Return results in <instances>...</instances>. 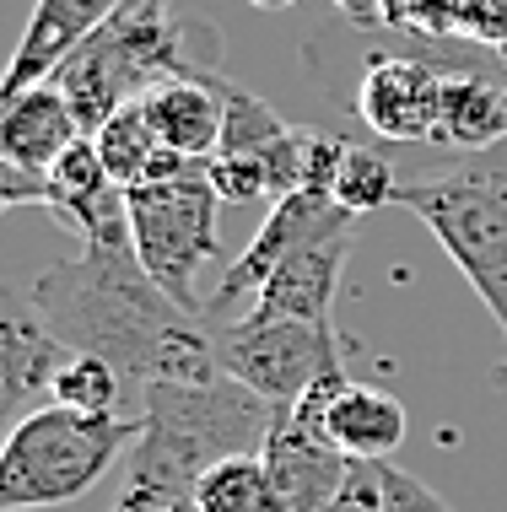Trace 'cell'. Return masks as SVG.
Instances as JSON below:
<instances>
[{
    "label": "cell",
    "mask_w": 507,
    "mask_h": 512,
    "mask_svg": "<svg viewBox=\"0 0 507 512\" xmlns=\"http://www.w3.org/2000/svg\"><path fill=\"white\" fill-rule=\"evenodd\" d=\"M502 65H507V49H502Z\"/></svg>",
    "instance_id": "f1b7e54d"
},
{
    "label": "cell",
    "mask_w": 507,
    "mask_h": 512,
    "mask_svg": "<svg viewBox=\"0 0 507 512\" xmlns=\"http://www.w3.org/2000/svg\"><path fill=\"white\" fill-rule=\"evenodd\" d=\"M378 480H383V512H454L427 480H416L400 464H378Z\"/></svg>",
    "instance_id": "7402d4cb"
},
{
    "label": "cell",
    "mask_w": 507,
    "mask_h": 512,
    "mask_svg": "<svg viewBox=\"0 0 507 512\" xmlns=\"http://www.w3.org/2000/svg\"><path fill=\"white\" fill-rule=\"evenodd\" d=\"M114 178H108L103 168V151L92 135H76L71 146H65V157L54 162V168L44 173V184H38V205L49 200H76V195H98V189H108Z\"/></svg>",
    "instance_id": "ffe728a7"
},
{
    "label": "cell",
    "mask_w": 507,
    "mask_h": 512,
    "mask_svg": "<svg viewBox=\"0 0 507 512\" xmlns=\"http://www.w3.org/2000/svg\"><path fill=\"white\" fill-rule=\"evenodd\" d=\"M114 11H119V0H38L33 17H27L22 44H17V54H11L6 98H17V92L49 81L108 17H114Z\"/></svg>",
    "instance_id": "7c38bea8"
},
{
    "label": "cell",
    "mask_w": 507,
    "mask_h": 512,
    "mask_svg": "<svg viewBox=\"0 0 507 512\" xmlns=\"http://www.w3.org/2000/svg\"><path fill=\"white\" fill-rule=\"evenodd\" d=\"M135 437L141 421H119V415H81L65 405L33 410L11 426L0 448V507L33 512L76 502L119 464V453L135 448Z\"/></svg>",
    "instance_id": "5b68a950"
},
{
    "label": "cell",
    "mask_w": 507,
    "mask_h": 512,
    "mask_svg": "<svg viewBox=\"0 0 507 512\" xmlns=\"http://www.w3.org/2000/svg\"><path fill=\"white\" fill-rule=\"evenodd\" d=\"M119 378H125V372L108 367L103 356H71V367H65L60 383H54V405L81 410V415H114Z\"/></svg>",
    "instance_id": "d6986e66"
},
{
    "label": "cell",
    "mask_w": 507,
    "mask_h": 512,
    "mask_svg": "<svg viewBox=\"0 0 507 512\" xmlns=\"http://www.w3.org/2000/svg\"><path fill=\"white\" fill-rule=\"evenodd\" d=\"M211 345L227 378L265 394L270 405H292L324 372H340L335 329L303 318H211Z\"/></svg>",
    "instance_id": "52a82bcc"
},
{
    "label": "cell",
    "mask_w": 507,
    "mask_h": 512,
    "mask_svg": "<svg viewBox=\"0 0 507 512\" xmlns=\"http://www.w3.org/2000/svg\"><path fill=\"white\" fill-rule=\"evenodd\" d=\"M356 119L378 141H437L443 130L437 54H373L356 81Z\"/></svg>",
    "instance_id": "9c48e42d"
},
{
    "label": "cell",
    "mask_w": 507,
    "mask_h": 512,
    "mask_svg": "<svg viewBox=\"0 0 507 512\" xmlns=\"http://www.w3.org/2000/svg\"><path fill=\"white\" fill-rule=\"evenodd\" d=\"M141 108L152 119L157 141L184 157H216L227 130L222 76H168L152 92H141Z\"/></svg>",
    "instance_id": "4fadbf2b"
},
{
    "label": "cell",
    "mask_w": 507,
    "mask_h": 512,
    "mask_svg": "<svg viewBox=\"0 0 507 512\" xmlns=\"http://www.w3.org/2000/svg\"><path fill=\"white\" fill-rule=\"evenodd\" d=\"M324 512H383V480H378V464H351L346 486Z\"/></svg>",
    "instance_id": "cb8c5ba5"
},
{
    "label": "cell",
    "mask_w": 507,
    "mask_h": 512,
    "mask_svg": "<svg viewBox=\"0 0 507 512\" xmlns=\"http://www.w3.org/2000/svg\"><path fill=\"white\" fill-rule=\"evenodd\" d=\"M394 205H405L443 243V254L507 335V141L464 151L454 168L400 184Z\"/></svg>",
    "instance_id": "277c9868"
},
{
    "label": "cell",
    "mask_w": 507,
    "mask_h": 512,
    "mask_svg": "<svg viewBox=\"0 0 507 512\" xmlns=\"http://www.w3.org/2000/svg\"><path fill=\"white\" fill-rule=\"evenodd\" d=\"M335 200L346 205L351 216H367V211H378V205L400 200L389 157H383L378 146L346 141V151H340V173H335Z\"/></svg>",
    "instance_id": "ac0fdd59"
},
{
    "label": "cell",
    "mask_w": 507,
    "mask_h": 512,
    "mask_svg": "<svg viewBox=\"0 0 507 512\" xmlns=\"http://www.w3.org/2000/svg\"><path fill=\"white\" fill-rule=\"evenodd\" d=\"M249 6H259V11H286V6H297V0H249Z\"/></svg>",
    "instance_id": "484cf974"
},
{
    "label": "cell",
    "mask_w": 507,
    "mask_h": 512,
    "mask_svg": "<svg viewBox=\"0 0 507 512\" xmlns=\"http://www.w3.org/2000/svg\"><path fill=\"white\" fill-rule=\"evenodd\" d=\"M76 135L81 124L54 81H38V87L6 98V114H0V157H6V168L44 178Z\"/></svg>",
    "instance_id": "5bb4252c"
},
{
    "label": "cell",
    "mask_w": 507,
    "mask_h": 512,
    "mask_svg": "<svg viewBox=\"0 0 507 512\" xmlns=\"http://www.w3.org/2000/svg\"><path fill=\"white\" fill-rule=\"evenodd\" d=\"M383 27L427 44L464 38V0H383Z\"/></svg>",
    "instance_id": "44dd1931"
},
{
    "label": "cell",
    "mask_w": 507,
    "mask_h": 512,
    "mask_svg": "<svg viewBox=\"0 0 507 512\" xmlns=\"http://www.w3.org/2000/svg\"><path fill=\"white\" fill-rule=\"evenodd\" d=\"M346 254H351V232L303 243L297 254H286L281 265H276V275H270V281L254 292L249 318H303V324L335 329L330 324V308H335V292H340Z\"/></svg>",
    "instance_id": "8fae6325"
},
{
    "label": "cell",
    "mask_w": 507,
    "mask_h": 512,
    "mask_svg": "<svg viewBox=\"0 0 507 512\" xmlns=\"http://www.w3.org/2000/svg\"><path fill=\"white\" fill-rule=\"evenodd\" d=\"M351 227H356V216H351L335 195H308V189H297V195L270 200V216L259 221V232L249 238V248L232 259L227 275L216 281V292L205 297V318H227L232 302L259 292V286L276 275L281 259L297 254L303 243L340 238V232H351Z\"/></svg>",
    "instance_id": "ba28073f"
},
{
    "label": "cell",
    "mask_w": 507,
    "mask_h": 512,
    "mask_svg": "<svg viewBox=\"0 0 507 512\" xmlns=\"http://www.w3.org/2000/svg\"><path fill=\"white\" fill-rule=\"evenodd\" d=\"M222 195L211 189V178H173V184H141L130 189V238L135 259L146 265V275L168 292L173 302H184L189 313H205L200 297V270L216 259L222 248V221H216Z\"/></svg>",
    "instance_id": "8992f818"
},
{
    "label": "cell",
    "mask_w": 507,
    "mask_h": 512,
    "mask_svg": "<svg viewBox=\"0 0 507 512\" xmlns=\"http://www.w3.org/2000/svg\"><path fill=\"white\" fill-rule=\"evenodd\" d=\"M195 512H292V507H286V491L265 453H238V459L205 469Z\"/></svg>",
    "instance_id": "2e32d148"
},
{
    "label": "cell",
    "mask_w": 507,
    "mask_h": 512,
    "mask_svg": "<svg viewBox=\"0 0 507 512\" xmlns=\"http://www.w3.org/2000/svg\"><path fill=\"white\" fill-rule=\"evenodd\" d=\"M157 512H195V502H178V507H157Z\"/></svg>",
    "instance_id": "4316f807"
},
{
    "label": "cell",
    "mask_w": 507,
    "mask_h": 512,
    "mask_svg": "<svg viewBox=\"0 0 507 512\" xmlns=\"http://www.w3.org/2000/svg\"><path fill=\"white\" fill-rule=\"evenodd\" d=\"M330 442L356 464H389V453L405 442V405L373 383L340 378L330 405H324Z\"/></svg>",
    "instance_id": "9a60e30c"
},
{
    "label": "cell",
    "mask_w": 507,
    "mask_h": 512,
    "mask_svg": "<svg viewBox=\"0 0 507 512\" xmlns=\"http://www.w3.org/2000/svg\"><path fill=\"white\" fill-rule=\"evenodd\" d=\"M497 383H502V389H507V362H502V367H497Z\"/></svg>",
    "instance_id": "83f0119b"
},
{
    "label": "cell",
    "mask_w": 507,
    "mask_h": 512,
    "mask_svg": "<svg viewBox=\"0 0 507 512\" xmlns=\"http://www.w3.org/2000/svg\"><path fill=\"white\" fill-rule=\"evenodd\" d=\"M33 302L44 324L76 356H103L125 378L141 383H205L222 372L211 345V318L189 313L146 275L125 248H81L33 281Z\"/></svg>",
    "instance_id": "6da1fadb"
},
{
    "label": "cell",
    "mask_w": 507,
    "mask_h": 512,
    "mask_svg": "<svg viewBox=\"0 0 507 512\" xmlns=\"http://www.w3.org/2000/svg\"><path fill=\"white\" fill-rule=\"evenodd\" d=\"M222 44L205 22H178L173 0H119V11L81 44L49 81L65 92L81 135H98L108 119L168 76H216Z\"/></svg>",
    "instance_id": "3957f363"
},
{
    "label": "cell",
    "mask_w": 507,
    "mask_h": 512,
    "mask_svg": "<svg viewBox=\"0 0 507 512\" xmlns=\"http://www.w3.org/2000/svg\"><path fill=\"white\" fill-rule=\"evenodd\" d=\"M286 405L216 372L205 383H146L141 437L130 448L125 496L114 512H157L195 502L205 469L238 453H265Z\"/></svg>",
    "instance_id": "7a4b0ae2"
},
{
    "label": "cell",
    "mask_w": 507,
    "mask_h": 512,
    "mask_svg": "<svg viewBox=\"0 0 507 512\" xmlns=\"http://www.w3.org/2000/svg\"><path fill=\"white\" fill-rule=\"evenodd\" d=\"M71 356L76 351L44 324L33 302L11 297L0 313V415L17 426L33 410L54 405V383L71 367Z\"/></svg>",
    "instance_id": "30bf717a"
},
{
    "label": "cell",
    "mask_w": 507,
    "mask_h": 512,
    "mask_svg": "<svg viewBox=\"0 0 507 512\" xmlns=\"http://www.w3.org/2000/svg\"><path fill=\"white\" fill-rule=\"evenodd\" d=\"M351 27H383V0H330Z\"/></svg>",
    "instance_id": "d4e9b609"
},
{
    "label": "cell",
    "mask_w": 507,
    "mask_h": 512,
    "mask_svg": "<svg viewBox=\"0 0 507 512\" xmlns=\"http://www.w3.org/2000/svg\"><path fill=\"white\" fill-rule=\"evenodd\" d=\"M464 44L507 49V0H464Z\"/></svg>",
    "instance_id": "603a6c76"
},
{
    "label": "cell",
    "mask_w": 507,
    "mask_h": 512,
    "mask_svg": "<svg viewBox=\"0 0 507 512\" xmlns=\"http://www.w3.org/2000/svg\"><path fill=\"white\" fill-rule=\"evenodd\" d=\"M92 141H98V151H103V168H108V178H114V184L125 189V195L146 184L152 162L162 157V151H168V146L157 141V130H152V119H146L141 98L119 108V114L108 119L98 135H92Z\"/></svg>",
    "instance_id": "e0dca14e"
}]
</instances>
